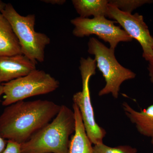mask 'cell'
<instances>
[{
    "mask_svg": "<svg viewBox=\"0 0 153 153\" xmlns=\"http://www.w3.org/2000/svg\"><path fill=\"white\" fill-rule=\"evenodd\" d=\"M3 94H4V88H3V85L2 84L0 83V98L1 97Z\"/></svg>",
    "mask_w": 153,
    "mask_h": 153,
    "instance_id": "44dd1931",
    "label": "cell"
},
{
    "mask_svg": "<svg viewBox=\"0 0 153 153\" xmlns=\"http://www.w3.org/2000/svg\"><path fill=\"white\" fill-rule=\"evenodd\" d=\"M74 8L79 17L88 18L107 17L109 1L107 0H72Z\"/></svg>",
    "mask_w": 153,
    "mask_h": 153,
    "instance_id": "4fadbf2b",
    "label": "cell"
},
{
    "mask_svg": "<svg viewBox=\"0 0 153 153\" xmlns=\"http://www.w3.org/2000/svg\"><path fill=\"white\" fill-rule=\"evenodd\" d=\"M2 153H22L21 145L10 140H7V146Z\"/></svg>",
    "mask_w": 153,
    "mask_h": 153,
    "instance_id": "2e32d148",
    "label": "cell"
},
{
    "mask_svg": "<svg viewBox=\"0 0 153 153\" xmlns=\"http://www.w3.org/2000/svg\"><path fill=\"white\" fill-rule=\"evenodd\" d=\"M61 105L48 100L18 102L7 106L0 116V135L22 144L49 123Z\"/></svg>",
    "mask_w": 153,
    "mask_h": 153,
    "instance_id": "6da1fadb",
    "label": "cell"
},
{
    "mask_svg": "<svg viewBox=\"0 0 153 153\" xmlns=\"http://www.w3.org/2000/svg\"><path fill=\"white\" fill-rule=\"evenodd\" d=\"M151 143H152V145L153 146V137L152 138V140H151Z\"/></svg>",
    "mask_w": 153,
    "mask_h": 153,
    "instance_id": "7402d4cb",
    "label": "cell"
},
{
    "mask_svg": "<svg viewBox=\"0 0 153 153\" xmlns=\"http://www.w3.org/2000/svg\"><path fill=\"white\" fill-rule=\"evenodd\" d=\"M107 17L115 20L123 30L139 43L142 48L143 57L146 60L153 52V37L143 16L138 13H129L108 4Z\"/></svg>",
    "mask_w": 153,
    "mask_h": 153,
    "instance_id": "ba28073f",
    "label": "cell"
},
{
    "mask_svg": "<svg viewBox=\"0 0 153 153\" xmlns=\"http://www.w3.org/2000/svg\"><path fill=\"white\" fill-rule=\"evenodd\" d=\"M136 148L128 145H121L111 147L103 143L94 145L93 146V153H137Z\"/></svg>",
    "mask_w": 153,
    "mask_h": 153,
    "instance_id": "9a60e30c",
    "label": "cell"
},
{
    "mask_svg": "<svg viewBox=\"0 0 153 153\" xmlns=\"http://www.w3.org/2000/svg\"><path fill=\"white\" fill-rule=\"evenodd\" d=\"M23 55L10 24L0 12V57Z\"/></svg>",
    "mask_w": 153,
    "mask_h": 153,
    "instance_id": "7c38bea8",
    "label": "cell"
},
{
    "mask_svg": "<svg viewBox=\"0 0 153 153\" xmlns=\"http://www.w3.org/2000/svg\"><path fill=\"white\" fill-rule=\"evenodd\" d=\"M36 64L23 55L0 57V83L27 75L36 69Z\"/></svg>",
    "mask_w": 153,
    "mask_h": 153,
    "instance_id": "9c48e42d",
    "label": "cell"
},
{
    "mask_svg": "<svg viewBox=\"0 0 153 153\" xmlns=\"http://www.w3.org/2000/svg\"><path fill=\"white\" fill-rule=\"evenodd\" d=\"M115 21H111L105 16L92 19L79 17L71 20L74 28L72 33L78 38L95 35L104 42L108 43L110 48L115 49L121 42H130L133 38L120 27L116 26Z\"/></svg>",
    "mask_w": 153,
    "mask_h": 153,
    "instance_id": "52a82bcc",
    "label": "cell"
},
{
    "mask_svg": "<svg viewBox=\"0 0 153 153\" xmlns=\"http://www.w3.org/2000/svg\"><path fill=\"white\" fill-rule=\"evenodd\" d=\"M88 52L94 56L97 67L101 71L105 85L98 93L99 96L111 94L118 97L120 86L124 81L134 79L136 74L118 62L115 49L108 48L96 38L91 37L88 43Z\"/></svg>",
    "mask_w": 153,
    "mask_h": 153,
    "instance_id": "277c9868",
    "label": "cell"
},
{
    "mask_svg": "<svg viewBox=\"0 0 153 153\" xmlns=\"http://www.w3.org/2000/svg\"><path fill=\"white\" fill-rule=\"evenodd\" d=\"M59 81L49 73L35 69L26 76L3 84L4 106L9 105L35 96L47 94L59 87Z\"/></svg>",
    "mask_w": 153,
    "mask_h": 153,
    "instance_id": "5b68a950",
    "label": "cell"
},
{
    "mask_svg": "<svg viewBox=\"0 0 153 153\" xmlns=\"http://www.w3.org/2000/svg\"><path fill=\"white\" fill-rule=\"evenodd\" d=\"M1 13L10 24L19 40L22 54L36 63L44 62L45 48L51 40L44 33L35 31V15L22 16L10 3L6 4Z\"/></svg>",
    "mask_w": 153,
    "mask_h": 153,
    "instance_id": "3957f363",
    "label": "cell"
},
{
    "mask_svg": "<svg viewBox=\"0 0 153 153\" xmlns=\"http://www.w3.org/2000/svg\"><path fill=\"white\" fill-rule=\"evenodd\" d=\"M7 143V140L3 138L0 135V153H2L4 151Z\"/></svg>",
    "mask_w": 153,
    "mask_h": 153,
    "instance_id": "d6986e66",
    "label": "cell"
},
{
    "mask_svg": "<svg viewBox=\"0 0 153 153\" xmlns=\"http://www.w3.org/2000/svg\"><path fill=\"white\" fill-rule=\"evenodd\" d=\"M153 3V0H110L109 4L120 10L131 13L132 12L146 4Z\"/></svg>",
    "mask_w": 153,
    "mask_h": 153,
    "instance_id": "5bb4252c",
    "label": "cell"
},
{
    "mask_svg": "<svg viewBox=\"0 0 153 153\" xmlns=\"http://www.w3.org/2000/svg\"><path fill=\"white\" fill-rule=\"evenodd\" d=\"M6 4L3 2L2 1H0V12L4 10Z\"/></svg>",
    "mask_w": 153,
    "mask_h": 153,
    "instance_id": "ffe728a7",
    "label": "cell"
},
{
    "mask_svg": "<svg viewBox=\"0 0 153 153\" xmlns=\"http://www.w3.org/2000/svg\"><path fill=\"white\" fill-rule=\"evenodd\" d=\"M47 4H52V5H62L66 2L65 0H43L41 1Z\"/></svg>",
    "mask_w": 153,
    "mask_h": 153,
    "instance_id": "ac0fdd59",
    "label": "cell"
},
{
    "mask_svg": "<svg viewBox=\"0 0 153 153\" xmlns=\"http://www.w3.org/2000/svg\"><path fill=\"white\" fill-rule=\"evenodd\" d=\"M75 128L74 111L61 105L55 119L21 144L22 153H68Z\"/></svg>",
    "mask_w": 153,
    "mask_h": 153,
    "instance_id": "7a4b0ae2",
    "label": "cell"
},
{
    "mask_svg": "<svg viewBox=\"0 0 153 153\" xmlns=\"http://www.w3.org/2000/svg\"><path fill=\"white\" fill-rule=\"evenodd\" d=\"M146 60L148 62V70L149 71V75L150 80L153 84V52L151 55Z\"/></svg>",
    "mask_w": 153,
    "mask_h": 153,
    "instance_id": "e0dca14e",
    "label": "cell"
},
{
    "mask_svg": "<svg viewBox=\"0 0 153 153\" xmlns=\"http://www.w3.org/2000/svg\"><path fill=\"white\" fill-rule=\"evenodd\" d=\"M79 63L82 89L74 94L72 100L79 108L88 136L93 144H97L103 143L106 132L96 122L91 100L89 81L91 77L96 74V62L89 57H81Z\"/></svg>",
    "mask_w": 153,
    "mask_h": 153,
    "instance_id": "8992f818",
    "label": "cell"
},
{
    "mask_svg": "<svg viewBox=\"0 0 153 153\" xmlns=\"http://www.w3.org/2000/svg\"><path fill=\"white\" fill-rule=\"evenodd\" d=\"M75 128L68 146V153H93L92 143L85 131L78 107L73 103Z\"/></svg>",
    "mask_w": 153,
    "mask_h": 153,
    "instance_id": "8fae6325",
    "label": "cell"
},
{
    "mask_svg": "<svg viewBox=\"0 0 153 153\" xmlns=\"http://www.w3.org/2000/svg\"><path fill=\"white\" fill-rule=\"evenodd\" d=\"M126 115L135 126L138 132L144 136L153 137V104L146 108L137 111L126 102L122 104Z\"/></svg>",
    "mask_w": 153,
    "mask_h": 153,
    "instance_id": "30bf717a",
    "label": "cell"
}]
</instances>
